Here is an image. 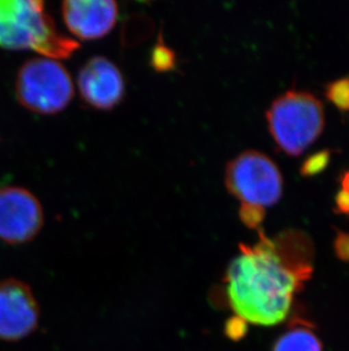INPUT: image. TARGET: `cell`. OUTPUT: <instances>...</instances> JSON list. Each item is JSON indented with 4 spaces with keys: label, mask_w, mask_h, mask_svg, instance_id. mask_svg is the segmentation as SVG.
Wrapping results in <instances>:
<instances>
[{
    "label": "cell",
    "mask_w": 349,
    "mask_h": 351,
    "mask_svg": "<svg viewBox=\"0 0 349 351\" xmlns=\"http://www.w3.org/2000/svg\"><path fill=\"white\" fill-rule=\"evenodd\" d=\"M326 97L340 112L349 113V77L328 83L326 86Z\"/></svg>",
    "instance_id": "7c38bea8"
},
{
    "label": "cell",
    "mask_w": 349,
    "mask_h": 351,
    "mask_svg": "<svg viewBox=\"0 0 349 351\" xmlns=\"http://www.w3.org/2000/svg\"><path fill=\"white\" fill-rule=\"evenodd\" d=\"M151 64L157 71H170L174 69V56L165 45H157L152 51Z\"/></svg>",
    "instance_id": "9a60e30c"
},
{
    "label": "cell",
    "mask_w": 349,
    "mask_h": 351,
    "mask_svg": "<svg viewBox=\"0 0 349 351\" xmlns=\"http://www.w3.org/2000/svg\"><path fill=\"white\" fill-rule=\"evenodd\" d=\"M336 237L333 239V250L341 262L349 263V232L333 228Z\"/></svg>",
    "instance_id": "e0dca14e"
},
{
    "label": "cell",
    "mask_w": 349,
    "mask_h": 351,
    "mask_svg": "<svg viewBox=\"0 0 349 351\" xmlns=\"http://www.w3.org/2000/svg\"><path fill=\"white\" fill-rule=\"evenodd\" d=\"M267 119L280 149L289 156H298L322 133L324 110L312 93L289 90L272 101Z\"/></svg>",
    "instance_id": "3957f363"
},
{
    "label": "cell",
    "mask_w": 349,
    "mask_h": 351,
    "mask_svg": "<svg viewBox=\"0 0 349 351\" xmlns=\"http://www.w3.org/2000/svg\"><path fill=\"white\" fill-rule=\"evenodd\" d=\"M340 183H341L343 190L349 191V169L346 172H344L343 176H340Z\"/></svg>",
    "instance_id": "d6986e66"
},
{
    "label": "cell",
    "mask_w": 349,
    "mask_h": 351,
    "mask_svg": "<svg viewBox=\"0 0 349 351\" xmlns=\"http://www.w3.org/2000/svg\"><path fill=\"white\" fill-rule=\"evenodd\" d=\"M238 215L246 228L259 230L266 219V208L262 206L252 204H241Z\"/></svg>",
    "instance_id": "5bb4252c"
},
{
    "label": "cell",
    "mask_w": 349,
    "mask_h": 351,
    "mask_svg": "<svg viewBox=\"0 0 349 351\" xmlns=\"http://www.w3.org/2000/svg\"><path fill=\"white\" fill-rule=\"evenodd\" d=\"M272 351H324L321 340L307 326H296L280 335Z\"/></svg>",
    "instance_id": "8fae6325"
},
{
    "label": "cell",
    "mask_w": 349,
    "mask_h": 351,
    "mask_svg": "<svg viewBox=\"0 0 349 351\" xmlns=\"http://www.w3.org/2000/svg\"><path fill=\"white\" fill-rule=\"evenodd\" d=\"M67 29L75 38H103L116 25L118 5L114 0H67L62 6Z\"/></svg>",
    "instance_id": "9c48e42d"
},
{
    "label": "cell",
    "mask_w": 349,
    "mask_h": 351,
    "mask_svg": "<svg viewBox=\"0 0 349 351\" xmlns=\"http://www.w3.org/2000/svg\"><path fill=\"white\" fill-rule=\"evenodd\" d=\"M17 99L34 113L53 115L65 110L74 96V84L60 60L36 57L22 65L15 83Z\"/></svg>",
    "instance_id": "277c9868"
},
{
    "label": "cell",
    "mask_w": 349,
    "mask_h": 351,
    "mask_svg": "<svg viewBox=\"0 0 349 351\" xmlns=\"http://www.w3.org/2000/svg\"><path fill=\"white\" fill-rule=\"evenodd\" d=\"M331 158V152L328 149L321 150L312 154L304 160L300 166V176H314L322 173L328 167Z\"/></svg>",
    "instance_id": "4fadbf2b"
},
{
    "label": "cell",
    "mask_w": 349,
    "mask_h": 351,
    "mask_svg": "<svg viewBox=\"0 0 349 351\" xmlns=\"http://www.w3.org/2000/svg\"><path fill=\"white\" fill-rule=\"evenodd\" d=\"M335 204H336V212L338 214H345L349 215V191L346 190H340L337 193L335 198Z\"/></svg>",
    "instance_id": "ac0fdd59"
},
{
    "label": "cell",
    "mask_w": 349,
    "mask_h": 351,
    "mask_svg": "<svg viewBox=\"0 0 349 351\" xmlns=\"http://www.w3.org/2000/svg\"><path fill=\"white\" fill-rule=\"evenodd\" d=\"M228 300L237 316L260 326L279 324L305 282L278 256L272 239L259 229V241L240 245L227 272Z\"/></svg>",
    "instance_id": "6da1fadb"
},
{
    "label": "cell",
    "mask_w": 349,
    "mask_h": 351,
    "mask_svg": "<svg viewBox=\"0 0 349 351\" xmlns=\"http://www.w3.org/2000/svg\"><path fill=\"white\" fill-rule=\"evenodd\" d=\"M40 311L32 290L15 278L0 281V339L17 341L39 324Z\"/></svg>",
    "instance_id": "52a82bcc"
},
{
    "label": "cell",
    "mask_w": 349,
    "mask_h": 351,
    "mask_svg": "<svg viewBox=\"0 0 349 351\" xmlns=\"http://www.w3.org/2000/svg\"><path fill=\"white\" fill-rule=\"evenodd\" d=\"M272 241L281 261L307 283L313 274L314 247L310 237L300 230H286Z\"/></svg>",
    "instance_id": "30bf717a"
},
{
    "label": "cell",
    "mask_w": 349,
    "mask_h": 351,
    "mask_svg": "<svg viewBox=\"0 0 349 351\" xmlns=\"http://www.w3.org/2000/svg\"><path fill=\"white\" fill-rule=\"evenodd\" d=\"M43 226L39 199L21 186L0 189V239L10 245L31 241Z\"/></svg>",
    "instance_id": "8992f818"
},
{
    "label": "cell",
    "mask_w": 349,
    "mask_h": 351,
    "mask_svg": "<svg viewBox=\"0 0 349 351\" xmlns=\"http://www.w3.org/2000/svg\"><path fill=\"white\" fill-rule=\"evenodd\" d=\"M247 322L240 316L229 318L224 325V335L234 341H240L247 335Z\"/></svg>",
    "instance_id": "2e32d148"
},
{
    "label": "cell",
    "mask_w": 349,
    "mask_h": 351,
    "mask_svg": "<svg viewBox=\"0 0 349 351\" xmlns=\"http://www.w3.org/2000/svg\"><path fill=\"white\" fill-rule=\"evenodd\" d=\"M224 183L241 204L272 206L283 195V176L267 155L247 150L228 162Z\"/></svg>",
    "instance_id": "5b68a950"
},
{
    "label": "cell",
    "mask_w": 349,
    "mask_h": 351,
    "mask_svg": "<svg viewBox=\"0 0 349 351\" xmlns=\"http://www.w3.org/2000/svg\"><path fill=\"white\" fill-rule=\"evenodd\" d=\"M77 88L83 100L100 110H112L125 95V80L116 64L103 56L88 60L77 75Z\"/></svg>",
    "instance_id": "ba28073f"
},
{
    "label": "cell",
    "mask_w": 349,
    "mask_h": 351,
    "mask_svg": "<svg viewBox=\"0 0 349 351\" xmlns=\"http://www.w3.org/2000/svg\"><path fill=\"white\" fill-rule=\"evenodd\" d=\"M0 47L60 60L72 56L79 43L57 29L43 1L0 0Z\"/></svg>",
    "instance_id": "7a4b0ae2"
}]
</instances>
